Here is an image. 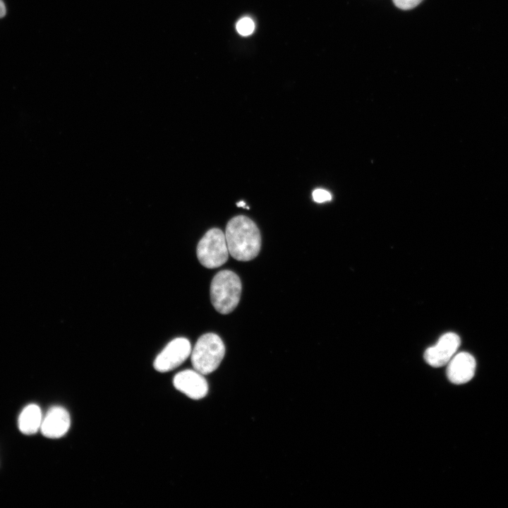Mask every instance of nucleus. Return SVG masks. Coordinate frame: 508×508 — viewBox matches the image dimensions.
Instances as JSON below:
<instances>
[{"mask_svg":"<svg viewBox=\"0 0 508 508\" xmlns=\"http://www.w3.org/2000/svg\"><path fill=\"white\" fill-rule=\"evenodd\" d=\"M241 282L238 276L231 270L219 272L210 285V298L213 307L221 314L232 312L239 303Z\"/></svg>","mask_w":508,"mask_h":508,"instance_id":"2","label":"nucleus"},{"mask_svg":"<svg viewBox=\"0 0 508 508\" xmlns=\"http://www.w3.org/2000/svg\"><path fill=\"white\" fill-rule=\"evenodd\" d=\"M236 205H237L238 207H245L246 203H245V202H243V201H240V202H238L236 203Z\"/></svg>","mask_w":508,"mask_h":508,"instance_id":"15","label":"nucleus"},{"mask_svg":"<svg viewBox=\"0 0 508 508\" xmlns=\"http://www.w3.org/2000/svg\"><path fill=\"white\" fill-rule=\"evenodd\" d=\"M460 344L461 339L458 334L454 332L445 333L434 346L425 350L424 358L433 367L445 365L455 355Z\"/></svg>","mask_w":508,"mask_h":508,"instance_id":"6","label":"nucleus"},{"mask_svg":"<svg viewBox=\"0 0 508 508\" xmlns=\"http://www.w3.org/2000/svg\"><path fill=\"white\" fill-rule=\"evenodd\" d=\"M42 421L40 408L34 404H29L22 411L18 418L20 430L25 435L35 433Z\"/></svg>","mask_w":508,"mask_h":508,"instance_id":"10","label":"nucleus"},{"mask_svg":"<svg viewBox=\"0 0 508 508\" xmlns=\"http://www.w3.org/2000/svg\"><path fill=\"white\" fill-rule=\"evenodd\" d=\"M204 375L194 370H184L173 379L175 388L193 399H200L208 392L207 382Z\"/></svg>","mask_w":508,"mask_h":508,"instance_id":"7","label":"nucleus"},{"mask_svg":"<svg viewBox=\"0 0 508 508\" xmlns=\"http://www.w3.org/2000/svg\"><path fill=\"white\" fill-rule=\"evenodd\" d=\"M6 13V6L2 0H0V18H3Z\"/></svg>","mask_w":508,"mask_h":508,"instance_id":"14","label":"nucleus"},{"mask_svg":"<svg viewBox=\"0 0 508 508\" xmlns=\"http://www.w3.org/2000/svg\"><path fill=\"white\" fill-rule=\"evenodd\" d=\"M476 362L468 352L455 354L447 363V375L449 380L456 385L470 381L475 374Z\"/></svg>","mask_w":508,"mask_h":508,"instance_id":"8","label":"nucleus"},{"mask_svg":"<svg viewBox=\"0 0 508 508\" xmlns=\"http://www.w3.org/2000/svg\"><path fill=\"white\" fill-rule=\"evenodd\" d=\"M70 425L68 412L61 406H54L42 419L40 429L42 435L48 438H59L68 432Z\"/></svg>","mask_w":508,"mask_h":508,"instance_id":"9","label":"nucleus"},{"mask_svg":"<svg viewBox=\"0 0 508 508\" xmlns=\"http://www.w3.org/2000/svg\"><path fill=\"white\" fill-rule=\"evenodd\" d=\"M225 238L229 254L239 261L255 258L261 247L260 231L255 222L246 216L238 215L227 223Z\"/></svg>","mask_w":508,"mask_h":508,"instance_id":"1","label":"nucleus"},{"mask_svg":"<svg viewBox=\"0 0 508 508\" xmlns=\"http://www.w3.org/2000/svg\"><path fill=\"white\" fill-rule=\"evenodd\" d=\"M395 6L403 10H409L418 6L423 0H392Z\"/></svg>","mask_w":508,"mask_h":508,"instance_id":"13","label":"nucleus"},{"mask_svg":"<svg viewBox=\"0 0 508 508\" xmlns=\"http://www.w3.org/2000/svg\"><path fill=\"white\" fill-rule=\"evenodd\" d=\"M313 198L315 202L322 203L330 200L332 195L328 191L318 188L313 192Z\"/></svg>","mask_w":508,"mask_h":508,"instance_id":"12","label":"nucleus"},{"mask_svg":"<svg viewBox=\"0 0 508 508\" xmlns=\"http://www.w3.org/2000/svg\"><path fill=\"white\" fill-rule=\"evenodd\" d=\"M225 354V346L221 338L216 334L207 333L202 335L191 350V363L193 368L202 375L215 370Z\"/></svg>","mask_w":508,"mask_h":508,"instance_id":"3","label":"nucleus"},{"mask_svg":"<svg viewBox=\"0 0 508 508\" xmlns=\"http://www.w3.org/2000/svg\"><path fill=\"white\" fill-rule=\"evenodd\" d=\"M255 29L253 21L249 18H243L236 24V30L239 34L243 36L250 35Z\"/></svg>","mask_w":508,"mask_h":508,"instance_id":"11","label":"nucleus"},{"mask_svg":"<svg viewBox=\"0 0 508 508\" xmlns=\"http://www.w3.org/2000/svg\"><path fill=\"white\" fill-rule=\"evenodd\" d=\"M190 341L184 337H178L169 343L155 358L153 366L160 373L171 371L182 364L190 355Z\"/></svg>","mask_w":508,"mask_h":508,"instance_id":"5","label":"nucleus"},{"mask_svg":"<svg viewBox=\"0 0 508 508\" xmlns=\"http://www.w3.org/2000/svg\"><path fill=\"white\" fill-rule=\"evenodd\" d=\"M197 257L202 265L212 269L224 264L229 250L223 231L217 228L207 231L197 246Z\"/></svg>","mask_w":508,"mask_h":508,"instance_id":"4","label":"nucleus"}]
</instances>
